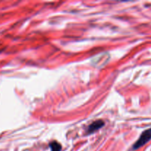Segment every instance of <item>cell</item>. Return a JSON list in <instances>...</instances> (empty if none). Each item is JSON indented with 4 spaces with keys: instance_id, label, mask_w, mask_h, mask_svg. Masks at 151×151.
Instances as JSON below:
<instances>
[{
    "instance_id": "3",
    "label": "cell",
    "mask_w": 151,
    "mask_h": 151,
    "mask_svg": "<svg viewBox=\"0 0 151 151\" xmlns=\"http://www.w3.org/2000/svg\"><path fill=\"white\" fill-rule=\"evenodd\" d=\"M50 147L51 148V151H60L61 150V145L58 142H52L50 144Z\"/></svg>"
},
{
    "instance_id": "2",
    "label": "cell",
    "mask_w": 151,
    "mask_h": 151,
    "mask_svg": "<svg viewBox=\"0 0 151 151\" xmlns=\"http://www.w3.org/2000/svg\"><path fill=\"white\" fill-rule=\"evenodd\" d=\"M104 122L101 119H99V120L94 121V122L91 124V125L88 126V129H87V132L88 134H91V133L95 132L96 131L99 130L100 128H101L102 127L104 126Z\"/></svg>"
},
{
    "instance_id": "1",
    "label": "cell",
    "mask_w": 151,
    "mask_h": 151,
    "mask_svg": "<svg viewBox=\"0 0 151 151\" xmlns=\"http://www.w3.org/2000/svg\"><path fill=\"white\" fill-rule=\"evenodd\" d=\"M151 139V128L145 131L140 136L139 139L137 141V142L134 144V149H138L141 147L142 146L145 145L146 143L148 142Z\"/></svg>"
}]
</instances>
